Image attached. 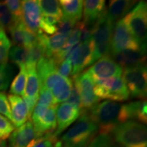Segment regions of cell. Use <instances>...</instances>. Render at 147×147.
I'll list each match as a JSON object with an SVG mask.
<instances>
[{
	"instance_id": "7a4b0ae2",
	"label": "cell",
	"mask_w": 147,
	"mask_h": 147,
	"mask_svg": "<svg viewBox=\"0 0 147 147\" xmlns=\"http://www.w3.org/2000/svg\"><path fill=\"white\" fill-rule=\"evenodd\" d=\"M119 103L110 100H105L97 103L89 111L90 118L98 127L99 134L110 135L119 124L118 116L120 110Z\"/></svg>"
},
{
	"instance_id": "30bf717a",
	"label": "cell",
	"mask_w": 147,
	"mask_h": 147,
	"mask_svg": "<svg viewBox=\"0 0 147 147\" xmlns=\"http://www.w3.org/2000/svg\"><path fill=\"white\" fill-rule=\"evenodd\" d=\"M112 55L120 53L126 49H137L140 48L137 42L135 41L131 33L126 26L123 18L116 21L113 28L112 37L110 41ZM141 49V48H140Z\"/></svg>"
},
{
	"instance_id": "8fae6325",
	"label": "cell",
	"mask_w": 147,
	"mask_h": 147,
	"mask_svg": "<svg viewBox=\"0 0 147 147\" xmlns=\"http://www.w3.org/2000/svg\"><path fill=\"white\" fill-rule=\"evenodd\" d=\"M87 71L95 82L114 77H120L123 69L113 58L107 56L96 61Z\"/></svg>"
},
{
	"instance_id": "6da1fadb",
	"label": "cell",
	"mask_w": 147,
	"mask_h": 147,
	"mask_svg": "<svg viewBox=\"0 0 147 147\" xmlns=\"http://www.w3.org/2000/svg\"><path fill=\"white\" fill-rule=\"evenodd\" d=\"M36 68L39 86L52 92L54 103L57 105L66 101L73 86L72 79L65 78L58 73L57 65L51 58H41L37 63Z\"/></svg>"
},
{
	"instance_id": "5bb4252c",
	"label": "cell",
	"mask_w": 147,
	"mask_h": 147,
	"mask_svg": "<svg viewBox=\"0 0 147 147\" xmlns=\"http://www.w3.org/2000/svg\"><path fill=\"white\" fill-rule=\"evenodd\" d=\"M26 67L27 78L25 95L23 100L25 101L29 112V117L30 119L32 112L34 109L38 99L39 94V80L37 74L36 66H26Z\"/></svg>"
},
{
	"instance_id": "4fadbf2b",
	"label": "cell",
	"mask_w": 147,
	"mask_h": 147,
	"mask_svg": "<svg viewBox=\"0 0 147 147\" xmlns=\"http://www.w3.org/2000/svg\"><path fill=\"white\" fill-rule=\"evenodd\" d=\"M42 19V12L36 0L21 1V20L30 31L38 34Z\"/></svg>"
},
{
	"instance_id": "83f0119b",
	"label": "cell",
	"mask_w": 147,
	"mask_h": 147,
	"mask_svg": "<svg viewBox=\"0 0 147 147\" xmlns=\"http://www.w3.org/2000/svg\"><path fill=\"white\" fill-rule=\"evenodd\" d=\"M8 57H10L11 61L16 64L17 66H26L28 61V48L14 46L10 48Z\"/></svg>"
},
{
	"instance_id": "3957f363",
	"label": "cell",
	"mask_w": 147,
	"mask_h": 147,
	"mask_svg": "<svg viewBox=\"0 0 147 147\" xmlns=\"http://www.w3.org/2000/svg\"><path fill=\"white\" fill-rule=\"evenodd\" d=\"M112 133L119 147H147L146 127L139 122L130 120L119 123Z\"/></svg>"
},
{
	"instance_id": "ab89813d",
	"label": "cell",
	"mask_w": 147,
	"mask_h": 147,
	"mask_svg": "<svg viewBox=\"0 0 147 147\" xmlns=\"http://www.w3.org/2000/svg\"><path fill=\"white\" fill-rule=\"evenodd\" d=\"M57 72L65 78H68L72 74V65L67 59H65L58 65Z\"/></svg>"
},
{
	"instance_id": "ba28073f",
	"label": "cell",
	"mask_w": 147,
	"mask_h": 147,
	"mask_svg": "<svg viewBox=\"0 0 147 147\" xmlns=\"http://www.w3.org/2000/svg\"><path fill=\"white\" fill-rule=\"evenodd\" d=\"M73 84L79 91L82 103V113L88 111L94 105L99 103L100 99L95 94V83L88 72L83 71L72 76Z\"/></svg>"
},
{
	"instance_id": "ffe728a7",
	"label": "cell",
	"mask_w": 147,
	"mask_h": 147,
	"mask_svg": "<svg viewBox=\"0 0 147 147\" xmlns=\"http://www.w3.org/2000/svg\"><path fill=\"white\" fill-rule=\"evenodd\" d=\"M8 31L10 32L11 39L16 46L29 48L37 39V34L27 29L21 21H16Z\"/></svg>"
},
{
	"instance_id": "8992f818",
	"label": "cell",
	"mask_w": 147,
	"mask_h": 147,
	"mask_svg": "<svg viewBox=\"0 0 147 147\" xmlns=\"http://www.w3.org/2000/svg\"><path fill=\"white\" fill-rule=\"evenodd\" d=\"M95 94L99 99L123 101L129 99L130 93L122 77L95 81Z\"/></svg>"
},
{
	"instance_id": "ac0fdd59",
	"label": "cell",
	"mask_w": 147,
	"mask_h": 147,
	"mask_svg": "<svg viewBox=\"0 0 147 147\" xmlns=\"http://www.w3.org/2000/svg\"><path fill=\"white\" fill-rule=\"evenodd\" d=\"M114 28V22L108 15L107 10L96 21L92 33V39L93 46L110 43L112 32Z\"/></svg>"
},
{
	"instance_id": "7bdbcfd3",
	"label": "cell",
	"mask_w": 147,
	"mask_h": 147,
	"mask_svg": "<svg viewBox=\"0 0 147 147\" xmlns=\"http://www.w3.org/2000/svg\"><path fill=\"white\" fill-rule=\"evenodd\" d=\"M47 147H57V138H48Z\"/></svg>"
},
{
	"instance_id": "484cf974",
	"label": "cell",
	"mask_w": 147,
	"mask_h": 147,
	"mask_svg": "<svg viewBox=\"0 0 147 147\" xmlns=\"http://www.w3.org/2000/svg\"><path fill=\"white\" fill-rule=\"evenodd\" d=\"M38 6L42 12V15L54 16L61 21L63 17L62 11L59 3V1L56 0H40L38 1Z\"/></svg>"
},
{
	"instance_id": "b9f144b4",
	"label": "cell",
	"mask_w": 147,
	"mask_h": 147,
	"mask_svg": "<svg viewBox=\"0 0 147 147\" xmlns=\"http://www.w3.org/2000/svg\"><path fill=\"white\" fill-rule=\"evenodd\" d=\"M48 138L47 137H42L37 141L31 147H47Z\"/></svg>"
},
{
	"instance_id": "8d00e7d4",
	"label": "cell",
	"mask_w": 147,
	"mask_h": 147,
	"mask_svg": "<svg viewBox=\"0 0 147 147\" xmlns=\"http://www.w3.org/2000/svg\"><path fill=\"white\" fill-rule=\"evenodd\" d=\"M11 13L15 21L21 20V1L19 0H7L4 2Z\"/></svg>"
},
{
	"instance_id": "d4e9b609",
	"label": "cell",
	"mask_w": 147,
	"mask_h": 147,
	"mask_svg": "<svg viewBox=\"0 0 147 147\" xmlns=\"http://www.w3.org/2000/svg\"><path fill=\"white\" fill-rule=\"evenodd\" d=\"M67 39V37L64 36L61 34L56 33L52 36L46 35V53L45 57L52 58L61 49L65 42Z\"/></svg>"
},
{
	"instance_id": "cb8c5ba5",
	"label": "cell",
	"mask_w": 147,
	"mask_h": 147,
	"mask_svg": "<svg viewBox=\"0 0 147 147\" xmlns=\"http://www.w3.org/2000/svg\"><path fill=\"white\" fill-rule=\"evenodd\" d=\"M137 3V1L130 0H112L110 1L108 15L113 22L120 20L122 16H124L131 10V8Z\"/></svg>"
},
{
	"instance_id": "74e56055",
	"label": "cell",
	"mask_w": 147,
	"mask_h": 147,
	"mask_svg": "<svg viewBox=\"0 0 147 147\" xmlns=\"http://www.w3.org/2000/svg\"><path fill=\"white\" fill-rule=\"evenodd\" d=\"M0 114L5 118H7L9 121L12 122L10 105L8 102L7 96L3 92H0Z\"/></svg>"
},
{
	"instance_id": "4316f807",
	"label": "cell",
	"mask_w": 147,
	"mask_h": 147,
	"mask_svg": "<svg viewBox=\"0 0 147 147\" xmlns=\"http://www.w3.org/2000/svg\"><path fill=\"white\" fill-rule=\"evenodd\" d=\"M27 72L26 67L25 65L20 67V72L13 79L10 87V93L11 95H16L19 96H24L25 95V88L26 84Z\"/></svg>"
},
{
	"instance_id": "ee69618b",
	"label": "cell",
	"mask_w": 147,
	"mask_h": 147,
	"mask_svg": "<svg viewBox=\"0 0 147 147\" xmlns=\"http://www.w3.org/2000/svg\"><path fill=\"white\" fill-rule=\"evenodd\" d=\"M0 147H7V143L5 141L0 140Z\"/></svg>"
},
{
	"instance_id": "7c38bea8",
	"label": "cell",
	"mask_w": 147,
	"mask_h": 147,
	"mask_svg": "<svg viewBox=\"0 0 147 147\" xmlns=\"http://www.w3.org/2000/svg\"><path fill=\"white\" fill-rule=\"evenodd\" d=\"M57 105L48 107L46 112L38 119L31 121L34 127L37 138H50L57 129Z\"/></svg>"
},
{
	"instance_id": "603a6c76",
	"label": "cell",
	"mask_w": 147,
	"mask_h": 147,
	"mask_svg": "<svg viewBox=\"0 0 147 147\" xmlns=\"http://www.w3.org/2000/svg\"><path fill=\"white\" fill-rule=\"evenodd\" d=\"M61 11L64 17L78 23L83 15V1L81 0H61Z\"/></svg>"
},
{
	"instance_id": "d590c367",
	"label": "cell",
	"mask_w": 147,
	"mask_h": 147,
	"mask_svg": "<svg viewBox=\"0 0 147 147\" xmlns=\"http://www.w3.org/2000/svg\"><path fill=\"white\" fill-rule=\"evenodd\" d=\"M76 23L74 22V21L69 20L65 17H62L61 19V21H59L57 25V33L58 34H61L64 36L67 37L69 35V34L71 33L72 30L74 29V27L75 26Z\"/></svg>"
},
{
	"instance_id": "60d3db41",
	"label": "cell",
	"mask_w": 147,
	"mask_h": 147,
	"mask_svg": "<svg viewBox=\"0 0 147 147\" xmlns=\"http://www.w3.org/2000/svg\"><path fill=\"white\" fill-rule=\"evenodd\" d=\"M88 142H84L75 145H71V144H62L61 141L57 140V147H87Z\"/></svg>"
},
{
	"instance_id": "4dcf8cb0",
	"label": "cell",
	"mask_w": 147,
	"mask_h": 147,
	"mask_svg": "<svg viewBox=\"0 0 147 147\" xmlns=\"http://www.w3.org/2000/svg\"><path fill=\"white\" fill-rule=\"evenodd\" d=\"M13 72V68L9 64L6 62L0 65V91H4L8 88Z\"/></svg>"
},
{
	"instance_id": "e0dca14e",
	"label": "cell",
	"mask_w": 147,
	"mask_h": 147,
	"mask_svg": "<svg viewBox=\"0 0 147 147\" xmlns=\"http://www.w3.org/2000/svg\"><path fill=\"white\" fill-rule=\"evenodd\" d=\"M38 139L30 119L12 131L9 137L11 147H31Z\"/></svg>"
},
{
	"instance_id": "f1b7e54d",
	"label": "cell",
	"mask_w": 147,
	"mask_h": 147,
	"mask_svg": "<svg viewBox=\"0 0 147 147\" xmlns=\"http://www.w3.org/2000/svg\"><path fill=\"white\" fill-rule=\"evenodd\" d=\"M16 21L4 2H0V26L3 30H9Z\"/></svg>"
},
{
	"instance_id": "f546056e",
	"label": "cell",
	"mask_w": 147,
	"mask_h": 147,
	"mask_svg": "<svg viewBox=\"0 0 147 147\" xmlns=\"http://www.w3.org/2000/svg\"><path fill=\"white\" fill-rule=\"evenodd\" d=\"M60 20L51 16L42 15V19L39 26V30L47 34H54L57 30V25Z\"/></svg>"
},
{
	"instance_id": "52a82bcc",
	"label": "cell",
	"mask_w": 147,
	"mask_h": 147,
	"mask_svg": "<svg viewBox=\"0 0 147 147\" xmlns=\"http://www.w3.org/2000/svg\"><path fill=\"white\" fill-rule=\"evenodd\" d=\"M122 74V79L131 96L139 99L146 98L147 92L146 65L124 68Z\"/></svg>"
},
{
	"instance_id": "277c9868",
	"label": "cell",
	"mask_w": 147,
	"mask_h": 147,
	"mask_svg": "<svg viewBox=\"0 0 147 147\" xmlns=\"http://www.w3.org/2000/svg\"><path fill=\"white\" fill-rule=\"evenodd\" d=\"M131 36L140 48L146 52L147 32V5L146 1H141L123 18Z\"/></svg>"
},
{
	"instance_id": "9c48e42d",
	"label": "cell",
	"mask_w": 147,
	"mask_h": 147,
	"mask_svg": "<svg viewBox=\"0 0 147 147\" xmlns=\"http://www.w3.org/2000/svg\"><path fill=\"white\" fill-rule=\"evenodd\" d=\"M93 42L90 38L85 42H80L71 49L65 59L72 65V76L83 72L84 69L92 65Z\"/></svg>"
},
{
	"instance_id": "836d02e7",
	"label": "cell",
	"mask_w": 147,
	"mask_h": 147,
	"mask_svg": "<svg viewBox=\"0 0 147 147\" xmlns=\"http://www.w3.org/2000/svg\"><path fill=\"white\" fill-rule=\"evenodd\" d=\"M14 125L7 118L0 115V140L4 141L14 131Z\"/></svg>"
},
{
	"instance_id": "44dd1931",
	"label": "cell",
	"mask_w": 147,
	"mask_h": 147,
	"mask_svg": "<svg viewBox=\"0 0 147 147\" xmlns=\"http://www.w3.org/2000/svg\"><path fill=\"white\" fill-rule=\"evenodd\" d=\"M7 99L10 105L12 122L15 127H19L30 119L26 105L19 96L10 94Z\"/></svg>"
},
{
	"instance_id": "5b68a950",
	"label": "cell",
	"mask_w": 147,
	"mask_h": 147,
	"mask_svg": "<svg viewBox=\"0 0 147 147\" xmlns=\"http://www.w3.org/2000/svg\"><path fill=\"white\" fill-rule=\"evenodd\" d=\"M98 132L96 124L90 118L88 111L82 113L79 120L61 137L62 144L75 145L84 142H90Z\"/></svg>"
},
{
	"instance_id": "9a60e30c",
	"label": "cell",
	"mask_w": 147,
	"mask_h": 147,
	"mask_svg": "<svg viewBox=\"0 0 147 147\" xmlns=\"http://www.w3.org/2000/svg\"><path fill=\"white\" fill-rule=\"evenodd\" d=\"M81 115L76 107L67 102L61 103L57 108V129L53 134L52 138L57 137L69 126L77 120Z\"/></svg>"
},
{
	"instance_id": "2e32d148",
	"label": "cell",
	"mask_w": 147,
	"mask_h": 147,
	"mask_svg": "<svg viewBox=\"0 0 147 147\" xmlns=\"http://www.w3.org/2000/svg\"><path fill=\"white\" fill-rule=\"evenodd\" d=\"M131 119H137L141 123H146V101L137 100L128 102L120 106L118 116L119 124Z\"/></svg>"
},
{
	"instance_id": "f35d334b",
	"label": "cell",
	"mask_w": 147,
	"mask_h": 147,
	"mask_svg": "<svg viewBox=\"0 0 147 147\" xmlns=\"http://www.w3.org/2000/svg\"><path fill=\"white\" fill-rule=\"evenodd\" d=\"M67 103L70 105H74V107H76L78 110L80 111V113L82 114V103H81V98L79 96V91L76 88V87L73 84L70 92L69 95L68 99L66 100Z\"/></svg>"
},
{
	"instance_id": "d6a6232c",
	"label": "cell",
	"mask_w": 147,
	"mask_h": 147,
	"mask_svg": "<svg viewBox=\"0 0 147 147\" xmlns=\"http://www.w3.org/2000/svg\"><path fill=\"white\" fill-rule=\"evenodd\" d=\"M11 48V42L6 35L5 31L0 34V65L7 61L8 53Z\"/></svg>"
},
{
	"instance_id": "d6986e66",
	"label": "cell",
	"mask_w": 147,
	"mask_h": 147,
	"mask_svg": "<svg viewBox=\"0 0 147 147\" xmlns=\"http://www.w3.org/2000/svg\"><path fill=\"white\" fill-rule=\"evenodd\" d=\"M112 58L118 62L122 69L145 65L146 52L140 48L126 49L112 55Z\"/></svg>"
},
{
	"instance_id": "1f68e13d",
	"label": "cell",
	"mask_w": 147,
	"mask_h": 147,
	"mask_svg": "<svg viewBox=\"0 0 147 147\" xmlns=\"http://www.w3.org/2000/svg\"><path fill=\"white\" fill-rule=\"evenodd\" d=\"M87 147H119L114 141L111 135L99 134L93 137L88 144Z\"/></svg>"
},
{
	"instance_id": "e575fe53",
	"label": "cell",
	"mask_w": 147,
	"mask_h": 147,
	"mask_svg": "<svg viewBox=\"0 0 147 147\" xmlns=\"http://www.w3.org/2000/svg\"><path fill=\"white\" fill-rule=\"evenodd\" d=\"M39 91H40V93L38 94V99L37 101V104L47 107V108L53 105H56L54 103L53 94L49 90H47L44 87L39 86Z\"/></svg>"
},
{
	"instance_id": "7402d4cb",
	"label": "cell",
	"mask_w": 147,
	"mask_h": 147,
	"mask_svg": "<svg viewBox=\"0 0 147 147\" xmlns=\"http://www.w3.org/2000/svg\"><path fill=\"white\" fill-rule=\"evenodd\" d=\"M84 22L88 26H93L100 16L105 12V2L104 0L83 1Z\"/></svg>"
}]
</instances>
